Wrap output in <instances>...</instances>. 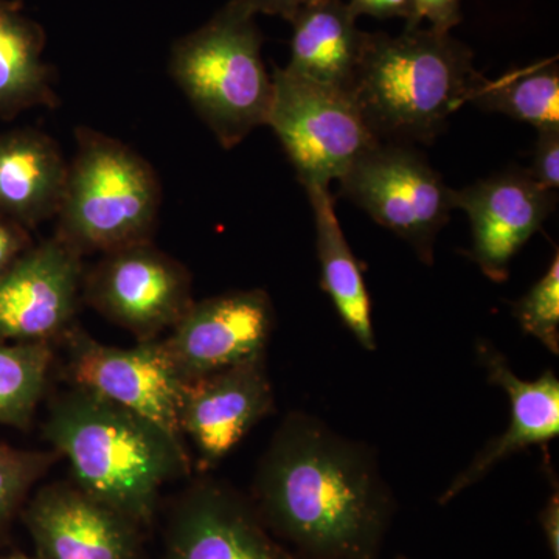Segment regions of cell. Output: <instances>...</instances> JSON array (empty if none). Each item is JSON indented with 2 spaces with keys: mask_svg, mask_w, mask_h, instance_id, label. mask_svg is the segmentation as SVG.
<instances>
[{
  "mask_svg": "<svg viewBox=\"0 0 559 559\" xmlns=\"http://www.w3.org/2000/svg\"><path fill=\"white\" fill-rule=\"evenodd\" d=\"M481 79L473 51L433 28L370 33L349 94L378 139L432 142Z\"/></svg>",
  "mask_w": 559,
  "mask_h": 559,
  "instance_id": "3",
  "label": "cell"
},
{
  "mask_svg": "<svg viewBox=\"0 0 559 559\" xmlns=\"http://www.w3.org/2000/svg\"><path fill=\"white\" fill-rule=\"evenodd\" d=\"M305 191L314 212L316 248L322 271V288L333 300L342 323L352 331L364 349L373 352L377 337L371 322L369 290L358 260L341 229L333 197L330 189Z\"/></svg>",
  "mask_w": 559,
  "mask_h": 559,
  "instance_id": "20",
  "label": "cell"
},
{
  "mask_svg": "<svg viewBox=\"0 0 559 559\" xmlns=\"http://www.w3.org/2000/svg\"><path fill=\"white\" fill-rule=\"evenodd\" d=\"M521 329L540 342L551 355H559V252L543 277L513 304Z\"/></svg>",
  "mask_w": 559,
  "mask_h": 559,
  "instance_id": "23",
  "label": "cell"
},
{
  "mask_svg": "<svg viewBox=\"0 0 559 559\" xmlns=\"http://www.w3.org/2000/svg\"><path fill=\"white\" fill-rule=\"evenodd\" d=\"M83 299L140 342L171 330L194 301L189 271L153 241L103 253L84 272Z\"/></svg>",
  "mask_w": 559,
  "mask_h": 559,
  "instance_id": "9",
  "label": "cell"
},
{
  "mask_svg": "<svg viewBox=\"0 0 559 559\" xmlns=\"http://www.w3.org/2000/svg\"><path fill=\"white\" fill-rule=\"evenodd\" d=\"M64 337L68 373L76 389L150 419L183 443L179 414L187 381L165 341H142L132 348L110 347L92 340L79 326H72Z\"/></svg>",
  "mask_w": 559,
  "mask_h": 559,
  "instance_id": "8",
  "label": "cell"
},
{
  "mask_svg": "<svg viewBox=\"0 0 559 559\" xmlns=\"http://www.w3.org/2000/svg\"><path fill=\"white\" fill-rule=\"evenodd\" d=\"M340 183L345 198L409 242L423 263H433L437 235L455 209L454 190L418 151L403 143H378Z\"/></svg>",
  "mask_w": 559,
  "mask_h": 559,
  "instance_id": "7",
  "label": "cell"
},
{
  "mask_svg": "<svg viewBox=\"0 0 559 559\" xmlns=\"http://www.w3.org/2000/svg\"><path fill=\"white\" fill-rule=\"evenodd\" d=\"M24 522L39 559H143V530L76 485L39 489Z\"/></svg>",
  "mask_w": 559,
  "mask_h": 559,
  "instance_id": "15",
  "label": "cell"
},
{
  "mask_svg": "<svg viewBox=\"0 0 559 559\" xmlns=\"http://www.w3.org/2000/svg\"><path fill=\"white\" fill-rule=\"evenodd\" d=\"M32 246L31 230L0 216V274Z\"/></svg>",
  "mask_w": 559,
  "mask_h": 559,
  "instance_id": "27",
  "label": "cell"
},
{
  "mask_svg": "<svg viewBox=\"0 0 559 559\" xmlns=\"http://www.w3.org/2000/svg\"><path fill=\"white\" fill-rule=\"evenodd\" d=\"M471 102L491 112H502L540 130L559 128V73L557 62L507 73L488 81L481 76Z\"/></svg>",
  "mask_w": 559,
  "mask_h": 559,
  "instance_id": "21",
  "label": "cell"
},
{
  "mask_svg": "<svg viewBox=\"0 0 559 559\" xmlns=\"http://www.w3.org/2000/svg\"><path fill=\"white\" fill-rule=\"evenodd\" d=\"M348 5L356 16L367 14L378 20L404 17L407 24L414 16V0H349Z\"/></svg>",
  "mask_w": 559,
  "mask_h": 559,
  "instance_id": "28",
  "label": "cell"
},
{
  "mask_svg": "<svg viewBox=\"0 0 559 559\" xmlns=\"http://www.w3.org/2000/svg\"><path fill=\"white\" fill-rule=\"evenodd\" d=\"M46 44L43 25L25 14L20 0H0V119L60 105L53 69L44 60Z\"/></svg>",
  "mask_w": 559,
  "mask_h": 559,
  "instance_id": "19",
  "label": "cell"
},
{
  "mask_svg": "<svg viewBox=\"0 0 559 559\" xmlns=\"http://www.w3.org/2000/svg\"><path fill=\"white\" fill-rule=\"evenodd\" d=\"M266 124L274 130L305 190L330 189L367 151L381 143L348 91L272 73Z\"/></svg>",
  "mask_w": 559,
  "mask_h": 559,
  "instance_id": "6",
  "label": "cell"
},
{
  "mask_svg": "<svg viewBox=\"0 0 559 559\" xmlns=\"http://www.w3.org/2000/svg\"><path fill=\"white\" fill-rule=\"evenodd\" d=\"M356 16L342 0H314L290 20V60L286 70L300 79L348 91L370 33L359 31Z\"/></svg>",
  "mask_w": 559,
  "mask_h": 559,
  "instance_id": "18",
  "label": "cell"
},
{
  "mask_svg": "<svg viewBox=\"0 0 559 559\" xmlns=\"http://www.w3.org/2000/svg\"><path fill=\"white\" fill-rule=\"evenodd\" d=\"M83 257L57 235L33 245L0 274V341L49 342L72 329Z\"/></svg>",
  "mask_w": 559,
  "mask_h": 559,
  "instance_id": "10",
  "label": "cell"
},
{
  "mask_svg": "<svg viewBox=\"0 0 559 559\" xmlns=\"http://www.w3.org/2000/svg\"><path fill=\"white\" fill-rule=\"evenodd\" d=\"M160 559H296L229 485L198 480L173 507Z\"/></svg>",
  "mask_w": 559,
  "mask_h": 559,
  "instance_id": "12",
  "label": "cell"
},
{
  "mask_svg": "<svg viewBox=\"0 0 559 559\" xmlns=\"http://www.w3.org/2000/svg\"><path fill=\"white\" fill-rule=\"evenodd\" d=\"M275 312L263 289L193 301L165 345L187 382L266 356Z\"/></svg>",
  "mask_w": 559,
  "mask_h": 559,
  "instance_id": "11",
  "label": "cell"
},
{
  "mask_svg": "<svg viewBox=\"0 0 559 559\" xmlns=\"http://www.w3.org/2000/svg\"><path fill=\"white\" fill-rule=\"evenodd\" d=\"M396 559H411V558H407V557H399Z\"/></svg>",
  "mask_w": 559,
  "mask_h": 559,
  "instance_id": "32",
  "label": "cell"
},
{
  "mask_svg": "<svg viewBox=\"0 0 559 559\" xmlns=\"http://www.w3.org/2000/svg\"><path fill=\"white\" fill-rule=\"evenodd\" d=\"M49 342L0 341V425L27 428L46 390Z\"/></svg>",
  "mask_w": 559,
  "mask_h": 559,
  "instance_id": "22",
  "label": "cell"
},
{
  "mask_svg": "<svg viewBox=\"0 0 559 559\" xmlns=\"http://www.w3.org/2000/svg\"><path fill=\"white\" fill-rule=\"evenodd\" d=\"M274 411L266 356L187 382L179 426L201 469L215 468L261 419Z\"/></svg>",
  "mask_w": 559,
  "mask_h": 559,
  "instance_id": "13",
  "label": "cell"
},
{
  "mask_svg": "<svg viewBox=\"0 0 559 559\" xmlns=\"http://www.w3.org/2000/svg\"><path fill=\"white\" fill-rule=\"evenodd\" d=\"M530 176L549 190L559 187V128L540 130Z\"/></svg>",
  "mask_w": 559,
  "mask_h": 559,
  "instance_id": "25",
  "label": "cell"
},
{
  "mask_svg": "<svg viewBox=\"0 0 559 559\" xmlns=\"http://www.w3.org/2000/svg\"><path fill=\"white\" fill-rule=\"evenodd\" d=\"M57 455L0 444V532L21 509L33 485L46 474Z\"/></svg>",
  "mask_w": 559,
  "mask_h": 559,
  "instance_id": "24",
  "label": "cell"
},
{
  "mask_svg": "<svg viewBox=\"0 0 559 559\" xmlns=\"http://www.w3.org/2000/svg\"><path fill=\"white\" fill-rule=\"evenodd\" d=\"M250 502L296 559H380L396 511L374 452L300 412L272 437Z\"/></svg>",
  "mask_w": 559,
  "mask_h": 559,
  "instance_id": "1",
  "label": "cell"
},
{
  "mask_svg": "<svg viewBox=\"0 0 559 559\" xmlns=\"http://www.w3.org/2000/svg\"><path fill=\"white\" fill-rule=\"evenodd\" d=\"M249 0H230L204 25L173 44L168 72L224 150L266 124L272 76Z\"/></svg>",
  "mask_w": 559,
  "mask_h": 559,
  "instance_id": "4",
  "label": "cell"
},
{
  "mask_svg": "<svg viewBox=\"0 0 559 559\" xmlns=\"http://www.w3.org/2000/svg\"><path fill=\"white\" fill-rule=\"evenodd\" d=\"M539 525L546 538L551 559H559V491L555 487L546 506L539 511Z\"/></svg>",
  "mask_w": 559,
  "mask_h": 559,
  "instance_id": "29",
  "label": "cell"
},
{
  "mask_svg": "<svg viewBox=\"0 0 559 559\" xmlns=\"http://www.w3.org/2000/svg\"><path fill=\"white\" fill-rule=\"evenodd\" d=\"M476 352L489 384L498 385L509 396V428L485 444L469 465L454 477L441 492L440 506H447L485 479L489 471L511 455L559 436V380L555 371L547 370L536 380L525 381L514 373L509 359L491 342L480 340Z\"/></svg>",
  "mask_w": 559,
  "mask_h": 559,
  "instance_id": "16",
  "label": "cell"
},
{
  "mask_svg": "<svg viewBox=\"0 0 559 559\" xmlns=\"http://www.w3.org/2000/svg\"><path fill=\"white\" fill-rule=\"evenodd\" d=\"M75 142L55 235L81 257L151 241L162 205L153 165L92 128H76Z\"/></svg>",
  "mask_w": 559,
  "mask_h": 559,
  "instance_id": "5",
  "label": "cell"
},
{
  "mask_svg": "<svg viewBox=\"0 0 559 559\" xmlns=\"http://www.w3.org/2000/svg\"><path fill=\"white\" fill-rule=\"evenodd\" d=\"M46 437L68 457L76 487L142 530L153 524L162 487L190 471L186 443L86 390L53 404Z\"/></svg>",
  "mask_w": 559,
  "mask_h": 559,
  "instance_id": "2",
  "label": "cell"
},
{
  "mask_svg": "<svg viewBox=\"0 0 559 559\" xmlns=\"http://www.w3.org/2000/svg\"><path fill=\"white\" fill-rule=\"evenodd\" d=\"M69 162L33 128L0 132V216L33 230L60 209Z\"/></svg>",
  "mask_w": 559,
  "mask_h": 559,
  "instance_id": "17",
  "label": "cell"
},
{
  "mask_svg": "<svg viewBox=\"0 0 559 559\" xmlns=\"http://www.w3.org/2000/svg\"><path fill=\"white\" fill-rule=\"evenodd\" d=\"M311 2H314V0H249L257 14L280 16L288 22L293 20L297 11L310 5Z\"/></svg>",
  "mask_w": 559,
  "mask_h": 559,
  "instance_id": "30",
  "label": "cell"
},
{
  "mask_svg": "<svg viewBox=\"0 0 559 559\" xmlns=\"http://www.w3.org/2000/svg\"><path fill=\"white\" fill-rule=\"evenodd\" d=\"M0 559H39V558L38 557H36V558L25 557V555H11V557L0 558Z\"/></svg>",
  "mask_w": 559,
  "mask_h": 559,
  "instance_id": "31",
  "label": "cell"
},
{
  "mask_svg": "<svg viewBox=\"0 0 559 559\" xmlns=\"http://www.w3.org/2000/svg\"><path fill=\"white\" fill-rule=\"evenodd\" d=\"M557 194L530 176L513 170L454 190L455 209L463 210L473 229L471 259L489 280L506 282L510 263L549 218Z\"/></svg>",
  "mask_w": 559,
  "mask_h": 559,
  "instance_id": "14",
  "label": "cell"
},
{
  "mask_svg": "<svg viewBox=\"0 0 559 559\" xmlns=\"http://www.w3.org/2000/svg\"><path fill=\"white\" fill-rule=\"evenodd\" d=\"M428 20L430 28L450 33L462 21V0H414V16L407 27H419Z\"/></svg>",
  "mask_w": 559,
  "mask_h": 559,
  "instance_id": "26",
  "label": "cell"
}]
</instances>
